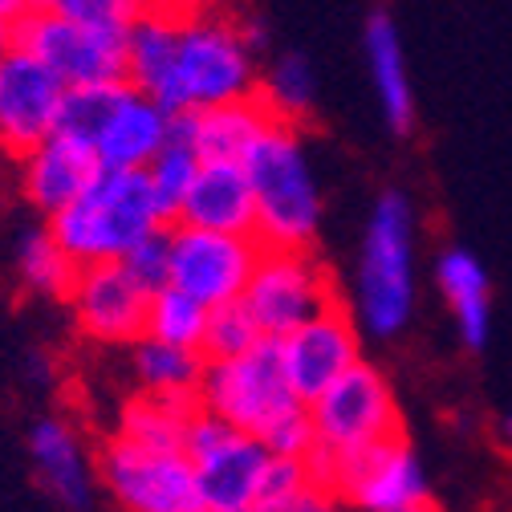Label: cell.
<instances>
[{"mask_svg": "<svg viewBox=\"0 0 512 512\" xmlns=\"http://www.w3.org/2000/svg\"><path fill=\"white\" fill-rule=\"evenodd\" d=\"M354 313L378 342L399 338L415 313V212L403 191H382L374 200L358 252Z\"/></svg>", "mask_w": 512, "mask_h": 512, "instance_id": "cell-1", "label": "cell"}, {"mask_svg": "<svg viewBox=\"0 0 512 512\" xmlns=\"http://www.w3.org/2000/svg\"><path fill=\"white\" fill-rule=\"evenodd\" d=\"M45 224L53 228L57 244L74 256V265H98V261H118L135 240L163 228L167 220L155 204L147 167L139 171L102 167L82 196L53 212Z\"/></svg>", "mask_w": 512, "mask_h": 512, "instance_id": "cell-2", "label": "cell"}, {"mask_svg": "<svg viewBox=\"0 0 512 512\" xmlns=\"http://www.w3.org/2000/svg\"><path fill=\"white\" fill-rule=\"evenodd\" d=\"M252 196H256V236L277 248H313L322 228V196L309 171V155L297 122L277 118L244 155Z\"/></svg>", "mask_w": 512, "mask_h": 512, "instance_id": "cell-3", "label": "cell"}, {"mask_svg": "<svg viewBox=\"0 0 512 512\" xmlns=\"http://www.w3.org/2000/svg\"><path fill=\"white\" fill-rule=\"evenodd\" d=\"M252 90H261V74H256V49L248 45L240 21L220 5L179 17L175 74L159 102L167 110H204Z\"/></svg>", "mask_w": 512, "mask_h": 512, "instance_id": "cell-4", "label": "cell"}, {"mask_svg": "<svg viewBox=\"0 0 512 512\" xmlns=\"http://www.w3.org/2000/svg\"><path fill=\"white\" fill-rule=\"evenodd\" d=\"M313 427H317V447L309 452V472L313 480L334 492V468L338 460L362 452V447L391 439L403 431L399 403L391 382L382 378L370 362H354L342 378L309 403Z\"/></svg>", "mask_w": 512, "mask_h": 512, "instance_id": "cell-5", "label": "cell"}, {"mask_svg": "<svg viewBox=\"0 0 512 512\" xmlns=\"http://www.w3.org/2000/svg\"><path fill=\"white\" fill-rule=\"evenodd\" d=\"M196 403L240 431L265 435L293 403H301L289 387L281 338H261L236 358H208Z\"/></svg>", "mask_w": 512, "mask_h": 512, "instance_id": "cell-6", "label": "cell"}, {"mask_svg": "<svg viewBox=\"0 0 512 512\" xmlns=\"http://www.w3.org/2000/svg\"><path fill=\"white\" fill-rule=\"evenodd\" d=\"M183 452L196 472V492L204 512H252L269 447L261 435L240 431L216 411L200 407L187 419Z\"/></svg>", "mask_w": 512, "mask_h": 512, "instance_id": "cell-7", "label": "cell"}, {"mask_svg": "<svg viewBox=\"0 0 512 512\" xmlns=\"http://www.w3.org/2000/svg\"><path fill=\"white\" fill-rule=\"evenodd\" d=\"M17 45L37 53L66 86L126 82V33L94 29L53 5H29L13 21Z\"/></svg>", "mask_w": 512, "mask_h": 512, "instance_id": "cell-8", "label": "cell"}, {"mask_svg": "<svg viewBox=\"0 0 512 512\" xmlns=\"http://www.w3.org/2000/svg\"><path fill=\"white\" fill-rule=\"evenodd\" d=\"M338 297L334 277L313 256V248H277L265 244L261 261L252 269V281L244 289V305L252 309L256 326L269 338H285L313 313L330 309Z\"/></svg>", "mask_w": 512, "mask_h": 512, "instance_id": "cell-9", "label": "cell"}, {"mask_svg": "<svg viewBox=\"0 0 512 512\" xmlns=\"http://www.w3.org/2000/svg\"><path fill=\"white\" fill-rule=\"evenodd\" d=\"M98 484L135 512H204L187 452L143 447L126 435H114L98 452Z\"/></svg>", "mask_w": 512, "mask_h": 512, "instance_id": "cell-10", "label": "cell"}, {"mask_svg": "<svg viewBox=\"0 0 512 512\" xmlns=\"http://www.w3.org/2000/svg\"><path fill=\"white\" fill-rule=\"evenodd\" d=\"M261 252V236L171 224V285L204 301L208 309L240 301Z\"/></svg>", "mask_w": 512, "mask_h": 512, "instance_id": "cell-11", "label": "cell"}, {"mask_svg": "<svg viewBox=\"0 0 512 512\" xmlns=\"http://www.w3.org/2000/svg\"><path fill=\"white\" fill-rule=\"evenodd\" d=\"M334 496L338 504L370 508V512H419L435 508L427 472L415 456L407 435L378 439L362 452L338 460L334 468Z\"/></svg>", "mask_w": 512, "mask_h": 512, "instance_id": "cell-12", "label": "cell"}, {"mask_svg": "<svg viewBox=\"0 0 512 512\" xmlns=\"http://www.w3.org/2000/svg\"><path fill=\"white\" fill-rule=\"evenodd\" d=\"M66 82L21 45L0 57V151L21 159L61 122Z\"/></svg>", "mask_w": 512, "mask_h": 512, "instance_id": "cell-13", "label": "cell"}, {"mask_svg": "<svg viewBox=\"0 0 512 512\" xmlns=\"http://www.w3.org/2000/svg\"><path fill=\"white\" fill-rule=\"evenodd\" d=\"M281 358L293 395L301 403H313L334 378H342L354 362H362L358 317H350L346 301H334L330 309L313 313L309 322H301L281 338Z\"/></svg>", "mask_w": 512, "mask_h": 512, "instance_id": "cell-14", "label": "cell"}, {"mask_svg": "<svg viewBox=\"0 0 512 512\" xmlns=\"http://www.w3.org/2000/svg\"><path fill=\"white\" fill-rule=\"evenodd\" d=\"M74 322L86 338L106 346H135L147 334L151 293L126 273L118 261L78 265V277L66 293Z\"/></svg>", "mask_w": 512, "mask_h": 512, "instance_id": "cell-15", "label": "cell"}, {"mask_svg": "<svg viewBox=\"0 0 512 512\" xmlns=\"http://www.w3.org/2000/svg\"><path fill=\"white\" fill-rule=\"evenodd\" d=\"M17 163H21V191H25V200L45 220L53 212H61L66 204H74L82 191L94 183V175L102 171L94 143L78 139L70 131H53L33 151H25Z\"/></svg>", "mask_w": 512, "mask_h": 512, "instance_id": "cell-16", "label": "cell"}, {"mask_svg": "<svg viewBox=\"0 0 512 512\" xmlns=\"http://www.w3.org/2000/svg\"><path fill=\"white\" fill-rule=\"evenodd\" d=\"M167 135H171V110L163 102H155L151 94L126 86V94L114 102V110L98 126L94 151H98L102 167L139 171L159 155Z\"/></svg>", "mask_w": 512, "mask_h": 512, "instance_id": "cell-17", "label": "cell"}, {"mask_svg": "<svg viewBox=\"0 0 512 512\" xmlns=\"http://www.w3.org/2000/svg\"><path fill=\"white\" fill-rule=\"evenodd\" d=\"M175 224L256 236V196L244 159H204Z\"/></svg>", "mask_w": 512, "mask_h": 512, "instance_id": "cell-18", "label": "cell"}, {"mask_svg": "<svg viewBox=\"0 0 512 512\" xmlns=\"http://www.w3.org/2000/svg\"><path fill=\"white\" fill-rule=\"evenodd\" d=\"M29 456L37 464V476L45 492L66 504V508H90L94 484H98V464L86 460V447L78 431L61 419H41L29 435Z\"/></svg>", "mask_w": 512, "mask_h": 512, "instance_id": "cell-19", "label": "cell"}, {"mask_svg": "<svg viewBox=\"0 0 512 512\" xmlns=\"http://www.w3.org/2000/svg\"><path fill=\"white\" fill-rule=\"evenodd\" d=\"M366 70H370V86H374V98H378V110L387 118V126L395 135H411L415 90L407 78L399 29H395L391 13H382V9H374L366 21Z\"/></svg>", "mask_w": 512, "mask_h": 512, "instance_id": "cell-20", "label": "cell"}, {"mask_svg": "<svg viewBox=\"0 0 512 512\" xmlns=\"http://www.w3.org/2000/svg\"><path fill=\"white\" fill-rule=\"evenodd\" d=\"M273 122H277L273 106L265 102L261 90H252V94L220 102V106L191 110V143H196L200 159H244L248 147L261 139Z\"/></svg>", "mask_w": 512, "mask_h": 512, "instance_id": "cell-21", "label": "cell"}, {"mask_svg": "<svg viewBox=\"0 0 512 512\" xmlns=\"http://www.w3.org/2000/svg\"><path fill=\"white\" fill-rule=\"evenodd\" d=\"M435 281L439 293L447 297L456 313V326L468 350L488 346V326H492V293H488V273L468 248H443L435 261Z\"/></svg>", "mask_w": 512, "mask_h": 512, "instance_id": "cell-22", "label": "cell"}, {"mask_svg": "<svg viewBox=\"0 0 512 512\" xmlns=\"http://www.w3.org/2000/svg\"><path fill=\"white\" fill-rule=\"evenodd\" d=\"M175 45H179V17L163 9H147L126 29V82L159 102L175 74Z\"/></svg>", "mask_w": 512, "mask_h": 512, "instance_id": "cell-23", "label": "cell"}, {"mask_svg": "<svg viewBox=\"0 0 512 512\" xmlns=\"http://www.w3.org/2000/svg\"><path fill=\"white\" fill-rule=\"evenodd\" d=\"M204 350L159 342V338H139L131 350V370L139 391L147 395H171V399H196L200 378H204Z\"/></svg>", "mask_w": 512, "mask_h": 512, "instance_id": "cell-24", "label": "cell"}, {"mask_svg": "<svg viewBox=\"0 0 512 512\" xmlns=\"http://www.w3.org/2000/svg\"><path fill=\"white\" fill-rule=\"evenodd\" d=\"M338 496L322 488L309 472V460L297 456H273L265 460L261 484H256V512H317V508H334Z\"/></svg>", "mask_w": 512, "mask_h": 512, "instance_id": "cell-25", "label": "cell"}, {"mask_svg": "<svg viewBox=\"0 0 512 512\" xmlns=\"http://www.w3.org/2000/svg\"><path fill=\"white\" fill-rule=\"evenodd\" d=\"M191 411H196V399H171V395H147V391H139L131 403L122 407L118 435L135 439L143 447L183 452Z\"/></svg>", "mask_w": 512, "mask_h": 512, "instance_id": "cell-26", "label": "cell"}, {"mask_svg": "<svg viewBox=\"0 0 512 512\" xmlns=\"http://www.w3.org/2000/svg\"><path fill=\"white\" fill-rule=\"evenodd\" d=\"M17 273L41 297H66L78 277V265H74V256L57 244L53 228L45 224V228H29L17 240Z\"/></svg>", "mask_w": 512, "mask_h": 512, "instance_id": "cell-27", "label": "cell"}, {"mask_svg": "<svg viewBox=\"0 0 512 512\" xmlns=\"http://www.w3.org/2000/svg\"><path fill=\"white\" fill-rule=\"evenodd\" d=\"M200 151L191 139H179V135H167V143L159 147V155L147 163V179H151V191H155V204L163 212L167 224L179 220V208L187 200L191 183L200 175Z\"/></svg>", "mask_w": 512, "mask_h": 512, "instance_id": "cell-28", "label": "cell"}, {"mask_svg": "<svg viewBox=\"0 0 512 512\" xmlns=\"http://www.w3.org/2000/svg\"><path fill=\"white\" fill-rule=\"evenodd\" d=\"M208 313L212 309L204 301L183 293L179 285H167V289L151 293V305H147V338L200 350L204 346V330H208Z\"/></svg>", "mask_w": 512, "mask_h": 512, "instance_id": "cell-29", "label": "cell"}, {"mask_svg": "<svg viewBox=\"0 0 512 512\" xmlns=\"http://www.w3.org/2000/svg\"><path fill=\"white\" fill-rule=\"evenodd\" d=\"M261 94H265V102L273 106L277 118L301 122L317 102V78L309 70V61L301 53H285L277 66L261 78Z\"/></svg>", "mask_w": 512, "mask_h": 512, "instance_id": "cell-30", "label": "cell"}, {"mask_svg": "<svg viewBox=\"0 0 512 512\" xmlns=\"http://www.w3.org/2000/svg\"><path fill=\"white\" fill-rule=\"evenodd\" d=\"M261 338H269L261 326H256L252 309L240 301H224L208 313V330H204V358H236L244 350H252Z\"/></svg>", "mask_w": 512, "mask_h": 512, "instance_id": "cell-31", "label": "cell"}, {"mask_svg": "<svg viewBox=\"0 0 512 512\" xmlns=\"http://www.w3.org/2000/svg\"><path fill=\"white\" fill-rule=\"evenodd\" d=\"M131 82H94V86H66V102H61V122L57 131H70L78 139L98 135V126L106 122V114L114 110V102L126 94Z\"/></svg>", "mask_w": 512, "mask_h": 512, "instance_id": "cell-32", "label": "cell"}, {"mask_svg": "<svg viewBox=\"0 0 512 512\" xmlns=\"http://www.w3.org/2000/svg\"><path fill=\"white\" fill-rule=\"evenodd\" d=\"M118 265L131 273L147 293H159L171 285V224L147 232L143 240H135L118 256Z\"/></svg>", "mask_w": 512, "mask_h": 512, "instance_id": "cell-33", "label": "cell"}, {"mask_svg": "<svg viewBox=\"0 0 512 512\" xmlns=\"http://www.w3.org/2000/svg\"><path fill=\"white\" fill-rule=\"evenodd\" d=\"M53 9H61L66 17L94 25V29H110V33H126L151 5L147 0H57Z\"/></svg>", "mask_w": 512, "mask_h": 512, "instance_id": "cell-34", "label": "cell"}, {"mask_svg": "<svg viewBox=\"0 0 512 512\" xmlns=\"http://www.w3.org/2000/svg\"><path fill=\"white\" fill-rule=\"evenodd\" d=\"M265 447L273 456H297V460H309V452L317 447V427H313V415H309V403H293L265 435Z\"/></svg>", "mask_w": 512, "mask_h": 512, "instance_id": "cell-35", "label": "cell"}, {"mask_svg": "<svg viewBox=\"0 0 512 512\" xmlns=\"http://www.w3.org/2000/svg\"><path fill=\"white\" fill-rule=\"evenodd\" d=\"M151 9H163V13H175V17H187V13H200V9H216L220 0H147Z\"/></svg>", "mask_w": 512, "mask_h": 512, "instance_id": "cell-36", "label": "cell"}, {"mask_svg": "<svg viewBox=\"0 0 512 512\" xmlns=\"http://www.w3.org/2000/svg\"><path fill=\"white\" fill-rule=\"evenodd\" d=\"M17 45V33H13V21L9 17H0V57H5L9 49Z\"/></svg>", "mask_w": 512, "mask_h": 512, "instance_id": "cell-37", "label": "cell"}, {"mask_svg": "<svg viewBox=\"0 0 512 512\" xmlns=\"http://www.w3.org/2000/svg\"><path fill=\"white\" fill-rule=\"evenodd\" d=\"M25 9H29V0H0V17H9V21H17Z\"/></svg>", "mask_w": 512, "mask_h": 512, "instance_id": "cell-38", "label": "cell"}, {"mask_svg": "<svg viewBox=\"0 0 512 512\" xmlns=\"http://www.w3.org/2000/svg\"><path fill=\"white\" fill-rule=\"evenodd\" d=\"M504 435H508V439H512V415H508V419H504Z\"/></svg>", "mask_w": 512, "mask_h": 512, "instance_id": "cell-39", "label": "cell"}, {"mask_svg": "<svg viewBox=\"0 0 512 512\" xmlns=\"http://www.w3.org/2000/svg\"><path fill=\"white\" fill-rule=\"evenodd\" d=\"M29 5H37V9H41V5H57V0H29Z\"/></svg>", "mask_w": 512, "mask_h": 512, "instance_id": "cell-40", "label": "cell"}]
</instances>
